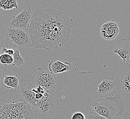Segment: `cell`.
<instances>
[{
  "label": "cell",
  "instance_id": "6da1fadb",
  "mask_svg": "<svg viewBox=\"0 0 130 119\" xmlns=\"http://www.w3.org/2000/svg\"><path fill=\"white\" fill-rule=\"evenodd\" d=\"M73 27V19L64 12L48 8L33 14L27 33L33 48L56 49L69 40Z\"/></svg>",
  "mask_w": 130,
  "mask_h": 119
},
{
  "label": "cell",
  "instance_id": "7a4b0ae2",
  "mask_svg": "<svg viewBox=\"0 0 130 119\" xmlns=\"http://www.w3.org/2000/svg\"><path fill=\"white\" fill-rule=\"evenodd\" d=\"M92 109L107 119H113L122 116L125 110V104L120 96L100 98L91 103Z\"/></svg>",
  "mask_w": 130,
  "mask_h": 119
},
{
  "label": "cell",
  "instance_id": "3957f363",
  "mask_svg": "<svg viewBox=\"0 0 130 119\" xmlns=\"http://www.w3.org/2000/svg\"><path fill=\"white\" fill-rule=\"evenodd\" d=\"M38 116L34 108L26 102L3 103L0 106V119H37Z\"/></svg>",
  "mask_w": 130,
  "mask_h": 119
},
{
  "label": "cell",
  "instance_id": "277c9868",
  "mask_svg": "<svg viewBox=\"0 0 130 119\" xmlns=\"http://www.w3.org/2000/svg\"><path fill=\"white\" fill-rule=\"evenodd\" d=\"M59 106L55 94L50 92L46 97L38 100L33 108L38 115L46 117L56 113L59 109Z\"/></svg>",
  "mask_w": 130,
  "mask_h": 119
},
{
  "label": "cell",
  "instance_id": "5b68a950",
  "mask_svg": "<svg viewBox=\"0 0 130 119\" xmlns=\"http://www.w3.org/2000/svg\"><path fill=\"white\" fill-rule=\"evenodd\" d=\"M57 78L55 75L50 72L39 67L32 78L31 83L35 87L40 86L48 92H52L55 88Z\"/></svg>",
  "mask_w": 130,
  "mask_h": 119
},
{
  "label": "cell",
  "instance_id": "8992f818",
  "mask_svg": "<svg viewBox=\"0 0 130 119\" xmlns=\"http://www.w3.org/2000/svg\"><path fill=\"white\" fill-rule=\"evenodd\" d=\"M6 35L9 40L19 48L32 47L31 40L27 32L23 30L8 27L6 29Z\"/></svg>",
  "mask_w": 130,
  "mask_h": 119
},
{
  "label": "cell",
  "instance_id": "52a82bcc",
  "mask_svg": "<svg viewBox=\"0 0 130 119\" xmlns=\"http://www.w3.org/2000/svg\"><path fill=\"white\" fill-rule=\"evenodd\" d=\"M32 15L31 8L29 6H26L19 14L13 16L9 22L10 27L17 28L27 32Z\"/></svg>",
  "mask_w": 130,
  "mask_h": 119
},
{
  "label": "cell",
  "instance_id": "ba28073f",
  "mask_svg": "<svg viewBox=\"0 0 130 119\" xmlns=\"http://www.w3.org/2000/svg\"><path fill=\"white\" fill-rule=\"evenodd\" d=\"M119 87V83L112 77H106L101 82L98 87V93L100 98L115 95L116 90Z\"/></svg>",
  "mask_w": 130,
  "mask_h": 119
},
{
  "label": "cell",
  "instance_id": "9c48e42d",
  "mask_svg": "<svg viewBox=\"0 0 130 119\" xmlns=\"http://www.w3.org/2000/svg\"><path fill=\"white\" fill-rule=\"evenodd\" d=\"M34 87L31 83H25L19 87L18 91V99L21 102L27 103L33 107L38 101L35 98L36 94L33 92Z\"/></svg>",
  "mask_w": 130,
  "mask_h": 119
},
{
  "label": "cell",
  "instance_id": "30bf717a",
  "mask_svg": "<svg viewBox=\"0 0 130 119\" xmlns=\"http://www.w3.org/2000/svg\"><path fill=\"white\" fill-rule=\"evenodd\" d=\"M113 52L125 62H129L130 59V39L129 38L119 40L113 47Z\"/></svg>",
  "mask_w": 130,
  "mask_h": 119
},
{
  "label": "cell",
  "instance_id": "8fae6325",
  "mask_svg": "<svg viewBox=\"0 0 130 119\" xmlns=\"http://www.w3.org/2000/svg\"><path fill=\"white\" fill-rule=\"evenodd\" d=\"M120 32V28L117 23L111 21L105 22L100 29V35L103 39L112 40L115 39Z\"/></svg>",
  "mask_w": 130,
  "mask_h": 119
},
{
  "label": "cell",
  "instance_id": "7c38bea8",
  "mask_svg": "<svg viewBox=\"0 0 130 119\" xmlns=\"http://www.w3.org/2000/svg\"><path fill=\"white\" fill-rule=\"evenodd\" d=\"M49 71L54 75L66 72L71 69V64L69 62L65 63L60 61H52L48 65Z\"/></svg>",
  "mask_w": 130,
  "mask_h": 119
},
{
  "label": "cell",
  "instance_id": "4fadbf2b",
  "mask_svg": "<svg viewBox=\"0 0 130 119\" xmlns=\"http://www.w3.org/2000/svg\"><path fill=\"white\" fill-rule=\"evenodd\" d=\"M20 78L18 75L6 76L4 75L2 85L7 89L13 88L17 90L19 88Z\"/></svg>",
  "mask_w": 130,
  "mask_h": 119
},
{
  "label": "cell",
  "instance_id": "5bb4252c",
  "mask_svg": "<svg viewBox=\"0 0 130 119\" xmlns=\"http://www.w3.org/2000/svg\"><path fill=\"white\" fill-rule=\"evenodd\" d=\"M121 89L124 93L128 94L130 92V65H128L125 74L121 81Z\"/></svg>",
  "mask_w": 130,
  "mask_h": 119
},
{
  "label": "cell",
  "instance_id": "9a60e30c",
  "mask_svg": "<svg viewBox=\"0 0 130 119\" xmlns=\"http://www.w3.org/2000/svg\"><path fill=\"white\" fill-rule=\"evenodd\" d=\"M18 9L17 0H0V9L4 11Z\"/></svg>",
  "mask_w": 130,
  "mask_h": 119
},
{
  "label": "cell",
  "instance_id": "2e32d148",
  "mask_svg": "<svg viewBox=\"0 0 130 119\" xmlns=\"http://www.w3.org/2000/svg\"><path fill=\"white\" fill-rule=\"evenodd\" d=\"M9 43V39L6 35V29L0 25V52L4 48H7Z\"/></svg>",
  "mask_w": 130,
  "mask_h": 119
},
{
  "label": "cell",
  "instance_id": "e0dca14e",
  "mask_svg": "<svg viewBox=\"0 0 130 119\" xmlns=\"http://www.w3.org/2000/svg\"><path fill=\"white\" fill-rule=\"evenodd\" d=\"M14 54L13 55V62L12 65L16 67H20L25 63V60L20 55L19 50L16 48L13 49Z\"/></svg>",
  "mask_w": 130,
  "mask_h": 119
},
{
  "label": "cell",
  "instance_id": "ac0fdd59",
  "mask_svg": "<svg viewBox=\"0 0 130 119\" xmlns=\"http://www.w3.org/2000/svg\"><path fill=\"white\" fill-rule=\"evenodd\" d=\"M85 116V119H107L95 112L90 107H87Z\"/></svg>",
  "mask_w": 130,
  "mask_h": 119
},
{
  "label": "cell",
  "instance_id": "d6986e66",
  "mask_svg": "<svg viewBox=\"0 0 130 119\" xmlns=\"http://www.w3.org/2000/svg\"><path fill=\"white\" fill-rule=\"evenodd\" d=\"M13 62V57L7 54L2 53L0 54V63L6 67L8 65H12Z\"/></svg>",
  "mask_w": 130,
  "mask_h": 119
},
{
  "label": "cell",
  "instance_id": "ffe728a7",
  "mask_svg": "<svg viewBox=\"0 0 130 119\" xmlns=\"http://www.w3.org/2000/svg\"><path fill=\"white\" fill-rule=\"evenodd\" d=\"M7 71V67L3 66L0 63V81L4 77L5 73Z\"/></svg>",
  "mask_w": 130,
  "mask_h": 119
},
{
  "label": "cell",
  "instance_id": "44dd1931",
  "mask_svg": "<svg viewBox=\"0 0 130 119\" xmlns=\"http://www.w3.org/2000/svg\"><path fill=\"white\" fill-rule=\"evenodd\" d=\"M72 119H85V116L82 113L78 112L73 114Z\"/></svg>",
  "mask_w": 130,
  "mask_h": 119
},
{
  "label": "cell",
  "instance_id": "7402d4cb",
  "mask_svg": "<svg viewBox=\"0 0 130 119\" xmlns=\"http://www.w3.org/2000/svg\"><path fill=\"white\" fill-rule=\"evenodd\" d=\"M0 53L1 54L4 53L13 56L14 54V50L13 49H7V48H4Z\"/></svg>",
  "mask_w": 130,
  "mask_h": 119
},
{
  "label": "cell",
  "instance_id": "603a6c76",
  "mask_svg": "<svg viewBox=\"0 0 130 119\" xmlns=\"http://www.w3.org/2000/svg\"><path fill=\"white\" fill-rule=\"evenodd\" d=\"M129 119V118H122V117H118L117 118H115L114 119Z\"/></svg>",
  "mask_w": 130,
  "mask_h": 119
}]
</instances>
